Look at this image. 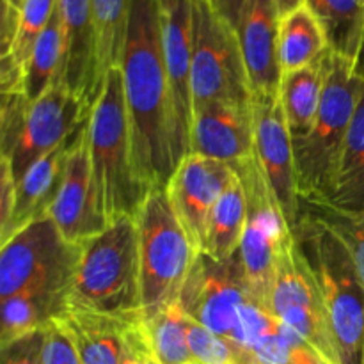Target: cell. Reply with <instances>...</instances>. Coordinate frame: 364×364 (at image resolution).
Wrapping results in <instances>:
<instances>
[{"label": "cell", "mask_w": 364, "mask_h": 364, "mask_svg": "<svg viewBox=\"0 0 364 364\" xmlns=\"http://www.w3.org/2000/svg\"><path fill=\"white\" fill-rule=\"evenodd\" d=\"M130 4L132 0H91L96 36V66L102 84L110 70L121 66Z\"/></svg>", "instance_id": "cell-29"}, {"label": "cell", "mask_w": 364, "mask_h": 364, "mask_svg": "<svg viewBox=\"0 0 364 364\" xmlns=\"http://www.w3.org/2000/svg\"><path fill=\"white\" fill-rule=\"evenodd\" d=\"M323 205L345 212L364 210V85L345 137L333 198Z\"/></svg>", "instance_id": "cell-27"}, {"label": "cell", "mask_w": 364, "mask_h": 364, "mask_svg": "<svg viewBox=\"0 0 364 364\" xmlns=\"http://www.w3.org/2000/svg\"><path fill=\"white\" fill-rule=\"evenodd\" d=\"M363 364H364V363H363Z\"/></svg>", "instance_id": "cell-42"}, {"label": "cell", "mask_w": 364, "mask_h": 364, "mask_svg": "<svg viewBox=\"0 0 364 364\" xmlns=\"http://www.w3.org/2000/svg\"><path fill=\"white\" fill-rule=\"evenodd\" d=\"M329 55L331 50H327L309 66L283 75L279 100L294 142L304 139L315 123L329 71Z\"/></svg>", "instance_id": "cell-22"}, {"label": "cell", "mask_w": 364, "mask_h": 364, "mask_svg": "<svg viewBox=\"0 0 364 364\" xmlns=\"http://www.w3.org/2000/svg\"><path fill=\"white\" fill-rule=\"evenodd\" d=\"M68 309L128 323L141 322V265L134 217L114 220L82 244Z\"/></svg>", "instance_id": "cell-2"}, {"label": "cell", "mask_w": 364, "mask_h": 364, "mask_svg": "<svg viewBox=\"0 0 364 364\" xmlns=\"http://www.w3.org/2000/svg\"><path fill=\"white\" fill-rule=\"evenodd\" d=\"M2 162L13 180L20 181L28 169L85 124L89 110L57 82L41 98L28 102L23 95H2Z\"/></svg>", "instance_id": "cell-7"}, {"label": "cell", "mask_w": 364, "mask_h": 364, "mask_svg": "<svg viewBox=\"0 0 364 364\" xmlns=\"http://www.w3.org/2000/svg\"><path fill=\"white\" fill-rule=\"evenodd\" d=\"M247 224V194L240 176H235L208 217L201 252L217 262H226L240 251Z\"/></svg>", "instance_id": "cell-24"}, {"label": "cell", "mask_w": 364, "mask_h": 364, "mask_svg": "<svg viewBox=\"0 0 364 364\" xmlns=\"http://www.w3.org/2000/svg\"><path fill=\"white\" fill-rule=\"evenodd\" d=\"M364 68V34H363V43H361V50H359V57H358V63H355V70L358 73Z\"/></svg>", "instance_id": "cell-39"}, {"label": "cell", "mask_w": 364, "mask_h": 364, "mask_svg": "<svg viewBox=\"0 0 364 364\" xmlns=\"http://www.w3.org/2000/svg\"><path fill=\"white\" fill-rule=\"evenodd\" d=\"M119 68L137 173L149 192L166 188L178 162L159 0H132Z\"/></svg>", "instance_id": "cell-1"}, {"label": "cell", "mask_w": 364, "mask_h": 364, "mask_svg": "<svg viewBox=\"0 0 364 364\" xmlns=\"http://www.w3.org/2000/svg\"><path fill=\"white\" fill-rule=\"evenodd\" d=\"M326 32L329 50L358 63L364 34V0H304Z\"/></svg>", "instance_id": "cell-28"}, {"label": "cell", "mask_w": 364, "mask_h": 364, "mask_svg": "<svg viewBox=\"0 0 364 364\" xmlns=\"http://www.w3.org/2000/svg\"><path fill=\"white\" fill-rule=\"evenodd\" d=\"M233 166L199 153H188L166 185L167 198L181 226L201 252L208 217L231 181Z\"/></svg>", "instance_id": "cell-16"}, {"label": "cell", "mask_w": 364, "mask_h": 364, "mask_svg": "<svg viewBox=\"0 0 364 364\" xmlns=\"http://www.w3.org/2000/svg\"><path fill=\"white\" fill-rule=\"evenodd\" d=\"M162 14V39L166 68L173 96L174 148L180 164L191 153L194 117L192 100V31L194 0H159Z\"/></svg>", "instance_id": "cell-14"}, {"label": "cell", "mask_w": 364, "mask_h": 364, "mask_svg": "<svg viewBox=\"0 0 364 364\" xmlns=\"http://www.w3.org/2000/svg\"><path fill=\"white\" fill-rule=\"evenodd\" d=\"M274 4H276L277 11H279V16H283V14L290 13V11L295 9V7L302 6L304 0H274Z\"/></svg>", "instance_id": "cell-38"}, {"label": "cell", "mask_w": 364, "mask_h": 364, "mask_svg": "<svg viewBox=\"0 0 364 364\" xmlns=\"http://www.w3.org/2000/svg\"><path fill=\"white\" fill-rule=\"evenodd\" d=\"M327 50L326 32L306 4L279 16V63L283 75L309 66Z\"/></svg>", "instance_id": "cell-26"}, {"label": "cell", "mask_w": 364, "mask_h": 364, "mask_svg": "<svg viewBox=\"0 0 364 364\" xmlns=\"http://www.w3.org/2000/svg\"><path fill=\"white\" fill-rule=\"evenodd\" d=\"M322 220L347 247L364 281V210L345 212L329 205H302Z\"/></svg>", "instance_id": "cell-32"}, {"label": "cell", "mask_w": 364, "mask_h": 364, "mask_svg": "<svg viewBox=\"0 0 364 364\" xmlns=\"http://www.w3.org/2000/svg\"><path fill=\"white\" fill-rule=\"evenodd\" d=\"M43 364H82L77 343L64 318H57L45 329Z\"/></svg>", "instance_id": "cell-34"}, {"label": "cell", "mask_w": 364, "mask_h": 364, "mask_svg": "<svg viewBox=\"0 0 364 364\" xmlns=\"http://www.w3.org/2000/svg\"><path fill=\"white\" fill-rule=\"evenodd\" d=\"M192 100L194 109L210 102L252 103L237 28L210 0H194Z\"/></svg>", "instance_id": "cell-9"}, {"label": "cell", "mask_w": 364, "mask_h": 364, "mask_svg": "<svg viewBox=\"0 0 364 364\" xmlns=\"http://www.w3.org/2000/svg\"><path fill=\"white\" fill-rule=\"evenodd\" d=\"M59 0H21L16 31L0 57L2 95H23L25 71L45 28L48 27Z\"/></svg>", "instance_id": "cell-21"}, {"label": "cell", "mask_w": 364, "mask_h": 364, "mask_svg": "<svg viewBox=\"0 0 364 364\" xmlns=\"http://www.w3.org/2000/svg\"><path fill=\"white\" fill-rule=\"evenodd\" d=\"M121 364H156L153 361L151 354L148 350L144 338L141 333V322L134 323L128 331L127 336V348Z\"/></svg>", "instance_id": "cell-36"}, {"label": "cell", "mask_w": 364, "mask_h": 364, "mask_svg": "<svg viewBox=\"0 0 364 364\" xmlns=\"http://www.w3.org/2000/svg\"><path fill=\"white\" fill-rule=\"evenodd\" d=\"M141 265L142 320L180 302L185 283L199 258L174 213L166 188H155L135 215Z\"/></svg>", "instance_id": "cell-6"}, {"label": "cell", "mask_w": 364, "mask_h": 364, "mask_svg": "<svg viewBox=\"0 0 364 364\" xmlns=\"http://www.w3.org/2000/svg\"><path fill=\"white\" fill-rule=\"evenodd\" d=\"M45 329L0 347V364H43Z\"/></svg>", "instance_id": "cell-35"}, {"label": "cell", "mask_w": 364, "mask_h": 364, "mask_svg": "<svg viewBox=\"0 0 364 364\" xmlns=\"http://www.w3.org/2000/svg\"><path fill=\"white\" fill-rule=\"evenodd\" d=\"M213 6V9L224 18L230 25H233L238 31L242 23V18H244L245 9L249 6V0H210Z\"/></svg>", "instance_id": "cell-37"}, {"label": "cell", "mask_w": 364, "mask_h": 364, "mask_svg": "<svg viewBox=\"0 0 364 364\" xmlns=\"http://www.w3.org/2000/svg\"><path fill=\"white\" fill-rule=\"evenodd\" d=\"M252 119L258 166L288 226L295 231L302 215V199L299 192L294 139L288 130L281 100L252 96Z\"/></svg>", "instance_id": "cell-13"}, {"label": "cell", "mask_w": 364, "mask_h": 364, "mask_svg": "<svg viewBox=\"0 0 364 364\" xmlns=\"http://www.w3.org/2000/svg\"><path fill=\"white\" fill-rule=\"evenodd\" d=\"M141 333L156 364H194L188 347L187 318L180 304L141 320Z\"/></svg>", "instance_id": "cell-30"}, {"label": "cell", "mask_w": 364, "mask_h": 364, "mask_svg": "<svg viewBox=\"0 0 364 364\" xmlns=\"http://www.w3.org/2000/svg\"><path fill=\"white\" fill-rule=\"evenodd\" d=\"M63 57V25H60L59 11L55 9L48 27L36 43L27 71H25L23 96L28 102H36L38 98H41L50 87H53L60 80Z\"/></svg>", "instance_id": "cell-31"}, {"label": "cell", "mask_w": 364, "mask_h": 364, "mask_svg": "<svg viewBox=\"0 0 364 364\" xmlns=\"http://www.w3.org/2000/svg\"><path fill=\"white\" fill-rule=\"evenodd\" d=\"M80 249L60 235L50 217L31 223L0 244V299L21 291L68 295Z\"/></svg>", "instance_id": "cell-8"}, {"label": "cell", "mask_w": 364, "mask_h": 364, "mask_svg": "<svg viewBox=\"0 0 364 364\" xmlns=\"http://www.w3.org/2000/svg\"><path fill=\"white\" fill-rule=\"evenodd\" d=\"M68 311V295L52 291H21L0 299V347L13 343L27 334L43 331Z\"/></svg>", "instance_id": "cell-25"}, {"label": "cell", "mask_w": 364, "mask_h": 364, "mask_svg": "<svg viewBox=\"0 0 364 364\" xmlns=\"http://www.w3.org/2000/svg\"><path fill=\"white\" fill-rule=\"evenodd\" d=\"M191 153L237 167L255 159L252 103L210 102L194 109Z\"/></svg>", "instance_id": "cell-17"}, {"label": "cell", "mask_w": 364, "mask_h": 364, "mask_svg": "<svg viewBox=\"0 0 364 364\" xmlns=\"http://www.w3.org/2000/svg\"><path fill=\"white\" fill-rule=\"evenodd\" d=\"M85 139L100 203L109 224L123 217L135 219L149 191L135 167L121 68H114L103 78L85 123Z\"/></svg>", "instance_id": "cell-3"}, {"label": "cell", "mask_w": 364, "mask_h": 364, "mask_svg": "<svg viewBox=\"0 0 364 364\" xmlns=\"http://www.w3.org/2000/svg\"><path fill=\"white\" fill-rule=\"evenodd\" d=\"M269 309L297 333L323 364H340L315 272L295 233L281 255Z\"/></svg>", "instance_id": "cell-11"}, {"label": "cell", "mask_w": 364, "mask_h": 364, "mask_svg": "<svg viewBox=\"0 0 364 364\" xmlns=\"http://www.w3.org/2000/svg\"><path fill=\"white\" fill-rule=\"evenodd\" d=\"M16 2H20V0H16Z\"/></svg>", "instance_id": "cell-41"}, {"label": "cell", "mask_w": 364, "mask_h": 364, "mask_svg": "<svg viewBox=\"0 0 364 364\" xmlns=\"http://www.w3.org/2000/svg\"><path fill=\"white\" fill-rule=\"evenodd\" d=\"M359 75H363V77H364V68H363V70H361V71H359Z\"/></svg>", "instance_id": "cell-40"}, {"label": "cell", "mask_w": 364, "mask_h": 364, "mask_svg": "<svg viewBox=\"0 0 364 364\" xmlns=\"http://www.w3.org/2000/svg\"><path fill=\"white\" fill-rule=\"evenodd\" d=\"M78 132L73 137L68 139L64 144L53 149L50 155L34 164L25 173V176L18 181L16 188H14V205L11 210L9 220H7L6 226L0 228V244H4L7 238H11L14 233L23 230L34 220L48 217L50 208H52L53 201L59 194L68 155H70V149L77 139Z\"/></svg>", "instance_id": "cell-20"}, {"label": "cell", "mask_w": 364, "mask_h": 364, "mask_svg": "<svg viewBox=\"0 0 364 364\" xmlns=\"http://www.w3.org/2000/svg\"><path fill=\"white\" fill-rule=\"evenodd\" d=\"M57 11L63 25L64 57L60 84L77 96L91 112L102 89L96 66V36L91 0H59Z\"/></svg>", "instance_id": "cell-18"}, {"label": "cell", "mask_w": 364, "mask_h": 364, "mask_svg": "<svg viewBox=\"0 0 364 364\" xmlns=\"http://www.w3.org/2000/svg\"><path fill=\"white\" fill-rule=\"evenodd\" d=\"M77 343L82 364H121L134 323L68 309L63 316ZM139 323V322H137Z\"/></svg>", "instance_id": "cell-23"}, {"label": "cell", "mask_w": 364, "mask_h": 364, "mask_svg": "<svg viewBox=\"0 0 364 364\" xmlns=\"http://www.w3.org/2000/svg\"><path fill=\"white\" fill-rule=\"evenodd\" d=\"M235 171L247 194V224L238 256L249 290L256 301L269 308L277 265L284 247L294 237V231L288 226L270 192L256 155L255 159L235 167Z\"/></svg>", "instance_id": "cell-10"}, {"label": "cell", "mask_w": 364, "mask_h": 364, "mask_svg": "<svg viewBox=\"0 0 364 364\" xmlns=\"http://www.w3.org/2000/svg\"><path fill=\"white\" fill-rule=\"evenodd\" d=\"M364 77L354 60L331 52L322 103L309 134L294 142L302 205H323L333 198L345 137L352 123Z\"/></svg>", "instance_id": "cell-4"}, {"label": "cell", "mask_w": 364, "mask_h": 364, "mask_svg": "<svg viewBox=\"0 0 364 364\" xmlns=\"http://www.w3.org/2000/svg\"><path fill=\"white\" fill-rule=\"evenodd\" d=\"M252 299L240 256L217 262L201 252L178 304L185 315L230 341Z\"/></svg>", "instance_id": "cell-12"}, {"label": "cell", "mask_w": 364, "mask_h": 364, "mask_svg": "<svg viewBox=\"0 0 364 364\" xmlns=\"http://www.w3.org/2000/svg\"><path fill=\"white\" fill-rule=\"evenodd\" d=\"M187 318L188 347H191L192 363L194 364H238L237 354L228 340L212 333L199 322Z\"/></svg>", "instance_id": "cell-33"}, {"label": "cell", "mask_w": 364, "mask_h": 364, "mask_svg": "<svg viewBox=\"0 0 364 364\" xmlns=\"http://www.w3.org/2000/svg\"><path fill=\"white\" fill-rule=\"evenodd\" d=\"M245 71L252 96L279 98V11L274 0H249L238 27Z\"/></svg>", "instance_id": "cell-19"}, {"label": "cell", "mask_w": 364, "mask_h": 364, "mask_svg": "<svg viewBox=\"0 0 364 364\" xmlns=\"http://www.w3.org/2000/svg\"><path fill=\"white\" fill-rule=\"evenodd\" d=\"M89 117V116H87ZM87 123V121H85ZM48 217L71 244L82 245L110 226L100 203L91 159H89L85 124L78 132L66 160L59 194Z\"/></svg>", "instance_id": "cell-15"}, {"label": "cell", "mask_w": 364, "mask_h": 364, "mask_svg": "<svg viewBox=\"0 0 364 364\" xmlns=\"http://www.w3.org/2000/svg\"><path fill=\"white\" fill-rule=\"evenodd\" d=\"M294 233L315 272L340 364H363L364 281L350 252L309 210Z\"/></svg>", "instance_id": "cell-5"}]
</instances>
